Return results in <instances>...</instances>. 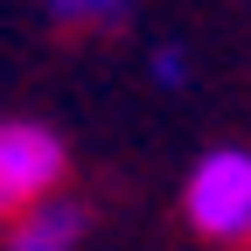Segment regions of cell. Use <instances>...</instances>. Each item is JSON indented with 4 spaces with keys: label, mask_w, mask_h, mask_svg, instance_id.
Instances as JSON below:
<instances>
[{
    "label": "cell",
    "mask_w": 251,
    "mask_h": 251,
    "mask_svg": "<svg viewBox=\"0 0 251 251\" xmlns=\"http://www.w3.org/2000/svg\"><path fill=\"white\" fill-rule=\"evenodd\" d=\"M181 216L209 244H251V153L244 147H209L188 168Z\"/></svg>",
    "instance_id": "6da1fadb"
},
{
    "label": "cell",
    "mask_w": 251,
    "mask_h": 251,
    "mask_svg": "<svg viewBox=\"0 0 251 251\" xmlns=\"http://www.w3.org/2000/svg\"><path fill=\"white\" fill-rule=\"evenodd\" d=\"M63 168L70 153L49 126H28V119H0V216L28 209L35 196L63 188Z\"/></svg>",
    "instance_id": "7a4b0ae2"
},
{
    "label": "cell",
    "mask_w": 251,
    "mask_h": 251,
    "mask_svg": "<svg viewBox=\"0 0 251 251\" xmlns=\"http://www.w3.org/2000/svg\"><path fill=\"white\" fill-rule=\"evenodd\" d=\"M77 244H84V209L56 188L7 216V251H77Z\"/></svg>",
    "instance_id": "3957f363"
},
{
    "label": "cell",
    "mask_w": 251,
    "mask_h": 251,
    "mask_svg": "<svg viewBox=\"0 0 251 251\" xmlns=\"http://www.w3.org/2000/svg\"><path fill=\"white\" fill-rule=\"evenodd\" d=\"M126 7L133 0H49V14L77 21V28H112V21H126Z\"/></svg>",
    "instance_id": "277c9868"
},
{
    "label": "cell",
    "mask_w": 251,
    "mask_h": 251,
    "mask_svg": "<svg viewBox=\"0 0 251 251\" xmlns=\"http://www.w3.org/2000/svg\"><path fill=\"white\" fill-rule=\"evenodd\" d=\"M153 84H161V91H181L188 84V49L181 42H161V49H153Z\"/></svg>",
    "instance_id": "5b68a950"
}]
</instances>
